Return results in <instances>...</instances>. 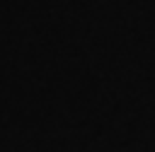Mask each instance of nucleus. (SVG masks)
Listing matches in <instances>:
<instances>
[]
</instances>
